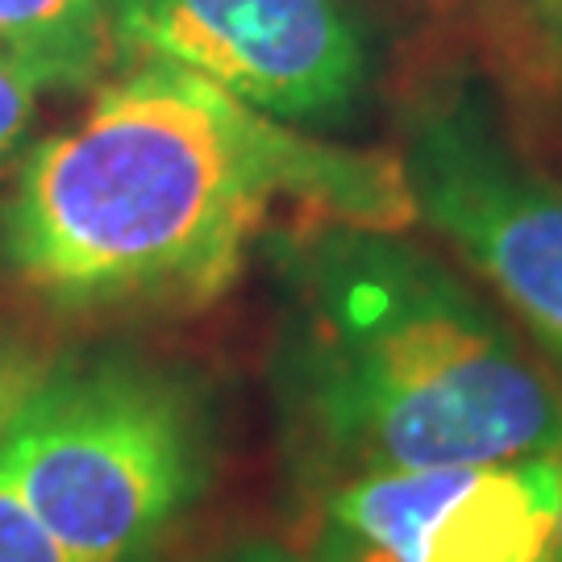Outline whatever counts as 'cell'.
<instances>
[{"label": "cell", "instance_id": "obj_7", "mask_svg": "<svg viewBox=\"0 0 562 562\" xmlns=\"http://www.w3.org/2000/svg\"><path fill=\"white\" fill-rule=\"evenodd\" d=\"M0 50L38 88H101L121 67L113 0H0Z\"/></svg>", "mask_w": 562, "mask_h": 562}, {"label": "cell", "instance_id": "obj_14", "mask_svg": "<svg viewBox=\"0 0 562 562\" xmlns=\"http://www.w3.org/2000/svg\"><path fill=\"white\" fill-rule=\"evenodd\" d=\"M562 459V450H559ZM550 562H562V501H559V525H554V550H550Z\"/></svg>", "mask_w": 562, "mask_h": 562}, {"label": "cell", "instance_id": "obj_6", "mask_svg": "<svg viewBox=\"0 0 562 562\" xmlns=\"http://www.w3.org/2000/svg\"><path fill=\"white\" fill-rule=\"evenodd\" d=\"M562 459L396 471L334 487L322 517L392 562H550Z\"/></svg>", "mask_w": 562, "mask_h": 562}, {"label": "cell", "instance_id": "obj_10", "mask_svg": "<svg viewBox=\"0 0 562 562\" xmlns=\"http://www.w3.org/2000/svg\"><path fill=\"white\" fill-rule=\"evenodd\" d=\"M50 362V350L18 329H0V434Z\"/></svg>", "mask_w": 562, "mask_h": 562}, {"label": "cell", "instance_id": "obj_13", "mask_svg": "<svg viewBox=\"0 0 562 562\" xmlns=\"http://www.w3.org/2000/svg\"><path fill=\"white\" fill-rule=\"evenodd\" d=\"M417 9H422L429 25L438 30L446 38V46H454V42H467V30H471V9H475V0H413Z\"/></svg>", "mask_w": 562, "mask_h": 562}, {"label": "cell", "instance_id": "obj_1", "mask_svg": "<svg viewBox=\"0 0 562 562\" xmlns=\"http://www.w3.org/2000/svg\"><path fill=\"white\" fill-rule=\"evenodd\" d=\"M292 222L417 225L401 150L262 117L167 59H134L21 159L0 196V288L59 325L192 317Z\"/></svg>", "mask_w": 562, "mask_h": 562}, {"label": "cell", "instance_id": "obj_12", "mask_svg": "<svg viewBox=\"0 0 562 562\" xmlns=\"http://www.w3.org/2000/svg\"><path fill=\"white\" fill-rule=\"evenodd\" d=\"M308 562H392V559L322 517L317 533H313V546H308Z\"/></svg>", "mask_w": 562, "mask_h": 562}, {"label": "cell", "instance_id": "obj_3", "mask_svg": "<svg viewBox=\"0 0 562 562\" xmlns=\"http://www.w3.org/2000/svg\"><path fill=\"white\" fill-rule=\"evenodd\" d=\"M0 471L76 562H167L217 475L209 375L125 341L59 350L0 434Z\"/></svg>", "mask_w": 562, "mask_h": 562}, {"label": "cell", "instance_id": "obj_9", "mask_svg": "<svg viewBox=\"0 0 562 562\" xmlns=\"http://www.w3.org/2000/svg\"><path fill=\"white\" fill-rule=\"evenodd\" d=\"M0 562H76L0 471Z\"/></svg>", "mask_w": 562, "mask_h": 562}, {"label": "cell", "instance_id": "obj_8", "mask_svg": "<svg viewBox=\"0 0 562 562\" xmlns=\"http://www.w3.org/2000/svg\"><path fill=\"white\" fill-rule=\"evenodd\" d=\"M467 42L513 97L550 101L562 92V0H475Z\"/></svg>", "mask_w": 562, "mask_h": 562}, {"label": "cell", "instance_id": "obj_15", "mask_svg": "<svg viewBox=\"0 0 562 562\" xmlns=\"http://www.w3.org/2000/svg\"><path fill=\"white\" fill-rule=\"evenodd\" d=\"M241 562H288V559H280V554H267V550H259V554H250V559H241Z\"/></svg>", "mask_w": 562, "mask_h": 562}, {"label": "cell", "instance_id": "obj_11", "mask_svg": "<svg viewBox=\"0 0 562 562\" xmlns=\"http://www.w3.org/2000/svg\"><path fill=\"white\" fill-rule=\"evenodd\" d=\"M38 80L0 50V167L13 159L18 142L25 138L30 121L38 113Z\"/></svg>", "mask_w": 562, "mask_h": 562}, {"label": "cell", "instance_id": "obj_4", "mask_svg": "<svg viewBox=\"0 0 562 562\" xmlns=\"http://www.w3.org/2000/svg\"><path fill=\"white\" fill-rule=\"evenodd\" d=\"M401 130L417 222L562 367V171L529 155L462 63L408 80Z\"/></svg>", "mask_w": 562, "mask_h": 562}, {"label": "cell", "instance_id": "obj_5", "mask_svg": "<svg viewBox=\"0 0 562 562\" xmlns=\"http://www.w3.org/2000/svg\"><path fill=\"white\" fill-rule=\"evenodd\" d=\"M113 38L121 63H180L304 134L359 125L383 71L359 0H113Z\"/></svg>", "mask_w": 562, "mask_h": 562}, {"label": "cell", "instance_id": "obj_2", "mask_svg": "<svg viewBox=\"0 0 562 562\" xmlns=\"http://www.w3.org/2000/svg\"><path fill=\"white\" fill-rule=\"evenodd\" d=\"M262 255L280 446L322 496L371 475L562 450V383L438 250L396 229L292 222Z\"/></svg>", "mask_w": 562, "mask_h": 562}]
</instances>
